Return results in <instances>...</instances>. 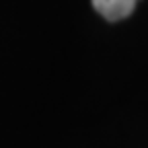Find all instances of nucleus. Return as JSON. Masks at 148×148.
<instances>
[{"label":"nucleus","mask_w":148,"mask_h":148,"mask_svg":"<svg viewBox=\"0 0 148 148\" xmlns=\"http://www.w3.org/2000/svg\"><path fill=\"white\" fill-rule=\"evenodd\" d=\"M138 0H92V6L107 21H121V18L130 16Z\"/></svg>","instance_id":"obj_1"}]
</instances>
